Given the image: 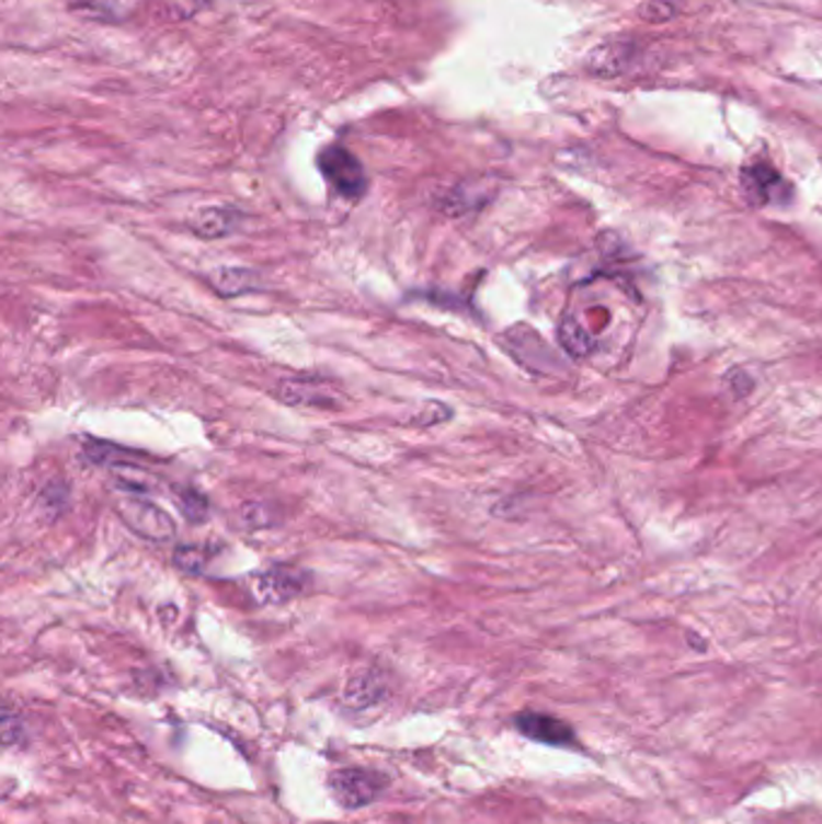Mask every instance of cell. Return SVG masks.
<instances>
[{"label": "cell", "instance_id": "1", "mask_svg": "<svg viewBox=\"0 0 822 824\" xmlns=\"http://www.w3.org/2000/svg\"><path fill=\"white\" fill-rule=\"evenodd\" d=\"M319 167L326 176V181L341 193L345 198H362L367 191V174L362 169L357 157L341 148V145H331L319 154Z\"/></svg>", "mask_w": 822, "mask_h": 824}, {"label": "cell", "instance_id": "2", "mask_svg": "<svg viewBox=\"0 0 822 824\" xmlns=\"http://www.w3.org/2000/svg\"><path fill=\"white\" fill-rule=\"evenodd\" d=\"M384 777L365 769H341L329 777V791L333 801L345 810H359L374 803L384 791Z\"/></svg>", "mask_w": 822, "mask_h": 824}, {"label": "cell", "instance_id": "3", "mask_svg": "<svg viewBox=\"0 0 822 824\" xmlns=\"http://www.w3.org/2000/svg\"><path fill=\"white\" fill-rule=\"evenodd\" d=\"M118 514L126 524L140 533V536L150 538V540H169L174 536V520L169 518L167 512L157 508L155 504L140 502V500H121L118 502Z\"/></svg>", "mask_w": 822, "mask_h": 824}, {"label": "cell", "instance_id": "4", "mask_svg": "<svg viewBox=\"0 0 822 824\" xmlns=\"http://www.w3.org/2000/svg\"><path fill=\"white\" fill-rule=\"evenodd\" d=\"M516 729L522 731L530 741L546 743V745H572L574 731L570 723L550 717V713L524 711L516 717Z\"/></svg>", "mask_w": 822, "mask_h": 824}, {"label": "cell", "instance_id": "5", "mask_svg": "<svg viewBox=\"0 0 822 824\" xmlns=\"http://www.w3.org/2000/svg\"><path fill=\"white\" fill-rule=\"evenodd\" d=\"M743 188L747 193V198L757 205H769V203H784L791 196V188L787 181H784L775 169L767 164H757L743 172Z\"/></svg>", "mask_w": 822, "mask_h": 824}, {"label": "cell", "instance_id": "6", "mask_svg": "<svg viewBox=\"0 0 822 824\" xmlns=\"http://www.w3.org/2000/svg\"><path fill=\"white\" fill-rule=\"evenodd\" d=\"M637 56V46L625 39H610L598 44L589 54V70L598 78H618L632 66Z\"/></svg>", "mask_w": 822, "mask_h": 824}, {"label": "cell", "instance_id": "7", "mask_svg": "<svg viewBox=\"0 0 822 824\" xmlns=\"http://www.w3.org/2000/svg\"><path fill=\"white\" fill-rule=\"evenodd\" d=\"M307 584H309V576L305 572H299V569L273 566L271 572H265L259 579L256 591L261 600L265 603H285L289 598L299 596V593L307 588Z\"/></svg>", "mask_w": 822, "mask_h": 824}, {"label": "cell", "instance_id": "8", "mask_svg": "<svg viewBox=\"0 0 822 824\" xmlns=\"http://www.w3.org/2000/svg\"><path fill=\"white\" fill-rule=\"evenodd\" d=\"M283 401L293 405H329L331 391L319 381H285L281 386Z\"/></svg>", "mask_w": 822, "mask_h": 824}, {"label": "cell", "instance_id": "9", "mask_svg": "<svg viewBox=\"0 0 822 824\" xmlns=\"http://www.w3.org/2000/svg\"><path fill=\"white\" fill-rule=\"evenodd\" d=\"M384 697V685L379 683L377 675H357L345 685V701L353 709H365L377 705V701Z\"/></svg>", "mask_w": 822, "mask_h": 824}, {"label": "cell", "instance_id": "10", "mask_svg": "<svg viewBox=\"0 0 822 824\" xmlns=\"http://www.w3.org/2000/svg\"><path fill=\"white\" fill-rule=\"evenodd\" d=\"M191 227H193V232L205 239L222 237L229 232V227H232V213L220 210V208H208L196 215V220L191 222Z\"/></svg>", "mask_w": 822, "mask_h": 824}, {"label": "cell", "instance_id": "11", "mask_svg": "<svg viewBox=\"0 0 822 824\" xmlns=\"http://www.w3.org/2000/svg\"><path fill=\"white\" fill-rule=\"evenodd\" d=\"M112 472H114V478L121 484H124L126 490L152 492L157 488V478H152L148 470L136 468V466H128V464H121V460H116V464L112 466Z\"/></svg>", "mask_w": 822, "mask_h": 824}, {"label": "cell", "instance_id": "12", "mask_svg": "<svg viewBox=\"0 0 822 824\" xmlns=\"http://www.w3.org/2000/svg\"><path fill=\"white\" fill-rule=\"evenodd\" d=\"M213 283L220 295H241L247 289L253 287V273L249 271H237V268H225L213 277Z\"/></svg>", "mask_w": 822, "mask_h": 824}, {"label": "cell", "instance_id": "13", "mask_svg": "<svg viewBox=\"0 0 822 824\" xmlns=\"http://www.w3.org/2000/svg\"><path fill=\"white\" fill-rule=\"evenodd\" d=\"M560 343L562 347L567 350V353L574 355V357H584L589 350H591V343H589V335L584 333L582 325H579L574 319H564L562 325H560Z\"/></svg>", "mask_w": 822, "mask_h": 824}, {"label": "cell", "instance_id": "14", "mask_svg": "<svg viewBox=\"0 0 822 824\" xmlns=\"http://www.w3.org/2000/svg\"><path fill=\"white\" fill-rule=\"evenodd\" d=\"M637 15L647 24H666L678 15V8H675L671 0H647V3L639 5Z\"/></svg>", "mask_w": 822, "mask_h": 824}, {"label": "cell", "instance_id": "15", "mask_svg": "<svg viewBox=\"0 0 822 824\" xmlns=\"http://www.w3.org/2000/svg\"><path fill=\"white\" fill-rule=\"evenodd\" d=\"M174 562L181 569H186V572H198L203 566V552L198 548H181L174 554Z\"/></svg>", "mask_w": 822, "mask_h": 824}, {"label": "cell", "instance_id": "16", "mask_svg": "<svg viewBox=\"0 0 822 824\" xmlns=\"http://www.w3.org/2000/svg\"><path fill=\"white\" fill-rule=\"evenodd\" d=\"M181 506H184V512L191 520H201L205 518V514H208V504H205L196 492H189L181 496Z\"/></svg>", "mask_w": 822, "mask_h": 824}]
</instances>
